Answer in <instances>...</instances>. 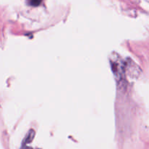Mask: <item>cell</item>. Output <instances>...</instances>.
I'll use <instances>...</instances> for the list:
<instances>
[{
  "mask_svg": "<svg viewBox=\"0 0 149 149\" xmlns=\"http://www.w3.org/2000/svg\"><path fill=\"white\" fill-rule=\"evenodd\" d=\"M34 135H35L34 131H33V130H31L28 132L27 135H26V138H25L24 144L29 143L31 142L32 140H33V138H34Z\"/></svg>",
  "mask_w": 149,
  "mask_h": 149,
  "instance_id": "cell-1",
  "label": "cell"
},
{
  "mask_svg": "<svg viewBox=\"0 0 149 149\" xmlns=\"http://www.w3.org/2000/svg\"><path fill=\"white\" fill-rule=\"evenodd\" d=\"M42 0H31V4L34 6H37L40 4Z\"/></svg>",
  "mask_w": 149,
  "mask_h": 149,
  "instance_id": "cell-2",
  "label": "cell"
},
{
  "mask_svg": "<svg viewBox=\"0 0 149 149\" xmlns=\"http://www.w3.org/2000/svg\"><path fill=\"white\" fill-rule=\"evenodd\" d=\"M21 149H32L31 147H28V146H23V147H22Z\"/></svg>",
  "mask_w": 149,
  "mask_h": 149,
  "instance_id": "cell-3",
  "label": "cell"
}]
</instances>
